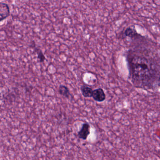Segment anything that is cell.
Returning <instances> with one entry per match:
<instances>
[{"label":"cell","instance_id":"52a82bcc","mask_svg":"<svg viewBox=\"0 0 160 160\" xmlns=\"http://www.w3.org/2000/svg\"><path fill=\"white\" fill-rule=\"evenodd\" d=\"M58 92L59 94L69 99L70 96H71L70 91L68 87H67L65 85H61L58 89Z\"/></svg>","mask_w":160,"mask_h":160},{"label":"cell","instance_id":"6da1fadb","mask_svg":"<svg viewBox=\"0 0 160 160\" xmlns=\"http://www.w3.org/2000/svg\"><path fill=\"white\" fill-rule=\"evenodd\" d=\"M127 62L129 78L135 87L145 89L158 87L160 59L140 51L131 50L128 52Z\"/></svg>","mask_w":160,"mask_h":160},{"label":"cell","instance_id":"ba28073f","mask_svg":"<svg viewBox=\"0 0 160 160\" xmlns=\"http://www.w3.org/2000/svg\"><path fill=\"white\" fill-rule=\"evenodd\" d=\"M125 34L126 36L131 38H134L135 37L138 35L136 30H134L130 27L127 28L125 30Z\"/></svg>","mask_w":160,"mask_h":160},{"label":"cell","instance_id":"277c9868","mask_svg":"<svg viewBox=\"0 0 160 160\" xmlns=\"http://www.w3.org/2000/svg\"><path fill=\"white\" fill-rule=\"evenodd\" d=\"M92 97L96 101L102 102L106 99V95L102 88H99L93 90Z\"/></svg>","mask_w":160,"mask_h":160},{"label":"cell","instance_id":"3957f363","mask_svg":"<svg viewBox=\"0 0 160 160\" xmlns=\"http://www.w3.org/2000/svg\"><path fill=\"white\" fill-rule=\"evenodd\" d=\"M90 126L88 123H84L78 132V137L80 139L86 140L90 134Z\"/></svg>","mask_w":160,"mask_h":160},{"label":"cell","instance_id":"5b68a950","mask_svg":"<svg viewBox=\"0 0 160 160\" xmlns=\"http://www.w3.org/2000/svg\"><path fill=\"white\" fill-rule=\"evenodd\" d=\"M31 47L33 49L35 52L37 54V58L40 63H43L46 60V57L43 54L42 51L39 48H38L35 45L34 42H32L31 44Z\"/></svg>","mask_w":160,"mask_h":160},{"label":"cell","instance_id":"7a4b0ae2","mask_svg":"<svg viewBox=\"0 0 160 160\" xmlns=\"http://www.w3.org/2000/svg\"><path fill=\"white\" fill-rule=\"evenodd\" d=\"M10 15V7L8 4L0 2V23L8 18Z\"/></svg>","mask_w":160,"mask_h":160},{"label":"cell","instance_id":"9c48e42d","mask_svg":"<svg viewBox=\"0 0 160 160\" xmlns=\"http://www.w3.org/2000/svg\"><path fill=\"white\" fill-rule=\"evenodd\" d=\"M158 87H160V76L159 78L158 81Z\"/></svg>","mask_w":160,"mask_h":160},{"label":"cell","instance_id":"8992f818","mask_svg":"<svg viewBox=\"0 0 160 160\" xmlns=\"http://www.w3.org/2000/svg\"><path fill=\"white\" fill-rule=\"evenodd\" d=\"M82 95L85 98L92 97L93 90L92 88L86 85H82L80 88Z\"/></svg>","mask_w":160,"mask_h":160}]
</instances>
